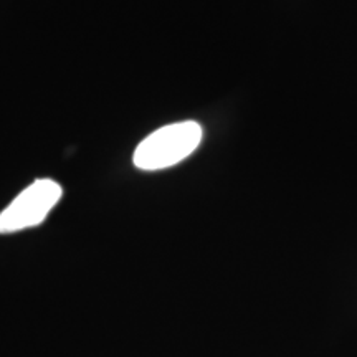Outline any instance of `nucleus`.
I'll return each instance as SVG.
<instances>
[{
  "mask_svg": "<svg viewBox=\"0 0 357 357\" xmlns=\"http://www.w3.org/2000/svg\"><path fill=\"white\" fill-rule=\"evenodd\" d=\"M202 141V128L195 121L174 123L141 141L134 151V166L141 171H162L189 158Z\"/></svg>",
  "mask_w": 357,
  "mask_h": 357,
  "instance_id": "f257e3e1",
  "label": "nucleus"
},
{
  "mask_svg": "<svg viewBox=\"0 0 357 357\" xmlns=\"http://www.w3.org/2000/svg\"><path fill=\"white\" fill-rule=\"evenodd\" d=\"M61 195L63 189L52 178L35 181L0 212V234H15L40 225L60 202Z\"/></svg>",
  "mask_w": 357,
  "mask_h": 357,
  "instance_id": "f03ea898",
  "label": "nucleus"
}]
</instances>
